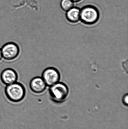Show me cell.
<instances>
[{
	"instance_id": "obj_1",
	"label": "cell",
	"mask_w": 128,
	"mask_h": 129,
	"mask_svg": "<svg viewBox=\"0 0 128 129\" xmlns=\"http://www.w3.org/2000/svg\"><path fill=\"white\" fill-rule=\"evenodd\" d=\"M49 93L52 101L60 104L66 101L69 94L68 86L63 82H59L49 87Z\"/></svg>"
},
{
	"instance_id": "obj_2",
	"label": "cell",
	"mask_w": 128,
	"mask_h": 129,
	"mask_svg": "<svg viewBox=\"0 0 128 129\" xmlns=\"http://www.w3.org/2000/svg\"><path fill=\"white\" fill-rule=\"evenodd\" d=\"M5 93L9 101L16 103L23 100L25 96L26 90L22 84L17 82L6 86Z\"/></svg>"
},
{
	"instance_id": "obj_3",
	"label": "cell",
	"mask_w": 128,
	"mask_h": 129,
	"mask_svg": "<svg viewBox=\"0 0 128 129\" xmlns=\"http://www.w3.org/2000/svg\"><path fill=\"white\" fill-rule=\"evenodd\" d=\"M99 16L98 10L94 6H85L80 10V20L86 25L94 24L98 21Z\"/></svg>"
},
{
	"instance_id": "obj_4",
	"label": "cell",
	"mask_w": 128,
	"mask_h": 129,
	"mask_svg": "<svg viewBox=\"0 0 128 129\" xmlns=\"http://www.w3.org/2000/svg\"><path fill=\"white\" fill-rule=\"evenodd\" d=\"M2 57L5 61L15 60L19 56L20 49L19 45L15 42L5 43L1 48Z\"/></svg>"
},
{
	"instance_id": "obj_5",
	"label": "cell",
	"mask_w": 128,
	"mask_h": 129,
	"mask_svg": "<svg viewBox=\"0 0 128 129\" xmlns=\"http://www.w3.org/2000/svg\"><path fill=\"white\" fill-rule=\"evenodd\" d=\"M41 77L49 87L58 82L61 79V75L58 69L53 67H49L44 70Z\"/></svg>"
},
{
	"instance_id": "obj_6",
	"label": "cell",
	"mask_w": 128,
	"mask_h": 129,
	"mask_svg": "<svg viewBox=\"0 0 128 129\" xmlns=\"http://www.w3.org/2000/svg\"><path fill=\"white\" fill-rule=\"evenodd\" d=\"M18 75L15 70L12 68H7L2 71L0 79L2 83L5 86L17 82Z\"/></svg>"
},
{
	"instance_id": "obj_7",
	"label": "cell",
	"mask_w": 128,
	"mask_h": 129,
	"mask_svg": "<svg viewBox=\"0 0 128 129\" xmlns=\"http://www.w3.org/2000/svg\"><path fill=\"white\" fill-rule=\"evenodd\" d=\"M31 91L36 94H41L44 92L47 86L41 77L36 76L32 78L29 83Z\"/></svg>"
},
{
	"instance_id": "obj_8",
	"label": "cell",
	"mask_w": 128,
	"mask_h": 129,
	"mask_svg": "<svg viewBox=\"0 0 128 129\" xmlns=\"http://www.w3.org/2000/svg\"><path fill=\"white\" fill-rule=\"evenodd\" d=\"M66 18L70 22L76 23L80 20V10L77 7H73L67 11Z\"/></svg>"
},
{
	"instance_id": "obj_9",
	"label": "cell",
	"mask_w": 128,
	"mask_h": 129,
	"mask_svg": "<svg viewBox=\"0 0 128 129\" xmlns=\"http://www.w3.org/2000/svg\"><path fill=\"white\" fill-rule=\"evenodd\" d=\"M61 5L62 10L67 11L73 7V2L72 0H62Z\"/></svg>"
},
{
	"instance_id": "obj_10",
	"label": "cell",
	"mask_w": 128,
	"mask_h": 129,
	"mask_svg": "<svg viewBox=\"0 0 128 129\" xmlns=\"http://www.w3.org/2000/svg\"><path fill=\"white\" fill-rule=\"evenodd\" d=\"M122 102H123V104L125 106H127L128 103V95L127 94L124 95L123 99H122Z\"/></svg>"
},
{
	"instance_id": "obj_11",
	"label": "cell",
	"mask_w": 128,
	"mask_h": 129,
	"mask_svg": "<svg viewBox=\"0 0 128 129\" xmlns=\"http://www.w3.org/2000/svg\"><path fill=\"white\" fill-rule=\"evenodd\" d=\"M2 59H3V57H2V54L1 48H0V62L2 60Z\"/></svg>"
},
{
	"instance_id": "obj_12",
	"label": "cell",
	"mask_w": 128,
	"mask_h": 129,
	"mask_svg": "<svg viewBox=\"0 0 128 129\" xmlns=\"http://www.w3.org/2000/svg\"><path fill=\"white\" fill-rule=\"evenodd\" d=\"M72 1L74 2H78L80 1L81 0H72Z\"/></svg>"
}]
</instances>
